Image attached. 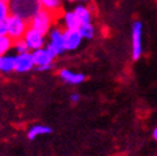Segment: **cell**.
I'll use <instances>...</instances> for the list:
<instances>
[{"label":"cell","instance_id":"12","mask_svg":"<svg viewBox=\"0 0 157 156\" xmlns=\"http://www.w3.org/2000/svg\"><path fill=\"white\" fill-rule=\"evenodd\" d=\"M63 24L65 26V29L67 30H77L81 26V23L78 20V18L76 16L75 11H66L63 14Z\"/></svg>","mask_w":157,"mask_h":156},{"label":"cell","instance_id":"18","mask_svg":"<svg viewBox=\"0 0 157 156\" xmlns=\"http://www.w3.org/2000/svg\"><path fill=\"white\" fill-rule=\"evenodd\" d=\"M10 6L8 0H0V21L6 20L10 16Z\"/></svg>","mask_w":157,"mask_h":156},{"label":"cell","instance_id":"1","mask_svg":"<svg viewBox=\"0 0 157 156\" xmlns=\"http://www.w3.org/2000/svg\"><path fill=\"white\" fill-rule=\"evenodd\" d=\"M10 13L14 15H17L25 20L30 19L41 10L40 0H9Z\"/></svg>","mask_w":157,"mask_h":156},{"label":"cell","instance_id":"6","mask_svg":"<svg viewBox=\"0 0 157 156\" xmlns=\"http://www.w3.org/2000/svg\"><path fill=\"white\" fill-rule=\"evenodd\" d=\"M131 55L132 59L137 60L142 55V23L141 21H135L131 28Z\"/></svg>","mask_w":157,"mask_h":156},{"label":"cell","instance_id":"9","mask_svg":"<svg viewBox=\"0 0 157 156\" xmlns=\"http://www.w3.org/2000/svg\"><path fill=\"white\" fill-rule=\"evenodd\" d=\"M82 35L77 30H64V45L66 51H74L81 45L82 41Z\"/></svg>","mask_w":157,"mask_h":156},{"label":"cell","instance_id":"2","mask_svg":"<svg viewBox=\"0 0 157 156\" xmlns=\"http://www.w3.org/2000/svg\"><path fill=\"white\" fill-rule=\"evenodd\" d=\"M6 24H8V36L13 41L23 39L29 29V21L14 14H10V16L6 19Z\"/></svg>","mask_w":157,"mask_h":156},{"label":"cell","instance_id":"7","mask_svg":"<svg viewBox=\"0 0 157 156\" xmlns=\"http://www.w3.org/2000/svg\"><path fill=\"white\" fill-rule=\"evenodd\" d=\"M24 40L29 48V50H37V49H41V48H45V44H46V35L41 34L40 31H37L33 28L29 26L28 31L25 33L24 35Z\"/></svg>","mask_w":157,"mask_h":156},{"label":"cell","instance_id":"19","mask_svg":"<svg viewBox=\"0 0 157 156\" xmlns=\"http://www.w3.org/2000/svg\"><path fill=\"white\" fill-rule=\"evenodd\" d=\"M13 49L16 51V54H23V53L29 51V48H28V45H26V43H25L24 39H20V40L14 41Z\"/></svg>","mask_w":157,"mask_h":156},{"label":"cell","instance_id":"3","mask_svg":"<svg viewBox=\"0 0 157 156\" xmlns=\"http://www.w3.org/2000/svg\"><path fill=\"white\" fill-rule=\"evenodd\" d=\"M54 20H55V16L51 13L41 9L29 20V26L40 31L44 35H48L49 31L52 29Z\"/></svg>","mask_w":157,"mask_h":156},{"label":"cell","instance_id":"21","mask_svg":"<svg viewBox=\"0 0 157 156\" xmlns=\"http://www.w3.org/2000/svg\"><path fill=\"white\" fill-rule=\"evenodd\" d=\"M70 100H71L72 103H77L78 100H80V95H78L77 92H74V94H71V96H70Z\"/></svg>","mask_w":157,"mask_h":156},{"label":"cell","instance_id":"15","mask_svg":"<svg viewBox=\"0 0 157 156\" xmlns=\"http://www.w3.org/2000/svg\"><path fill=\"white\" fill-rule=\"evenodd\" d=\"M52 130L46 126V125H34L28 130V139L29 140H35L37 136H41V135H48L50 134Z\"/></svg>","mask_w":157,"mask_h":156},{"label":"cell","instance_id":"20","mask_svg":"<svg viewBox=\"0 0 157 156\" xmlns=\"http://www.w3.org/2000/svg\"><path fill=\"white\" fill-rule=\"evenodd\" d=\"M8 35V24L6 20H2L0 21V36H5Z\"/></svg>","mask_w":157,"mask_h":156},{"label":"cell","instance_id":"16","mask_svg":"<svg viewBox=\"0 0 157 156\" xmlns=\"http://www.w3.org/2000/svg\"><path fill=\"white\" fill-rule=\"evenodd\" d=\"M14 46V41L5 35V36H0V56L6 55Z\"/></svg>","mask_w":157,"mask_h":156},{"label":"cell","instance_id":"10","mask_svg":"<svg viewBox=\"0 0 157 156\" xmlns=\"http://www.w3.org/2000/svg\"><path fill=\"white\" fill-rule=\"evenodd\" d=\"M59 76H60V79L64 83L70 84V85H78V84L84 83L86 79V76L82 72H75L69 69H63L59 72Z\"/></svg>","mask_w":157,"mask_h":156},{"label":"cell","instance_id":"23","mask_svg":"<svg viewBox=\"0 0 157 156\" xmlns=\"http://www.w3.org/2000/svg\"><path fill=\"white\" fill-rule=\"evenodd\" d=\"M78 2H81V3H87V2H90V0H78Z\"/></svg>","mask_w":157,"mask_h":156},{"label":"cell","instance_id":"5","mask_svg":"<svg viewBox=\"0 0 157 156\" xmlns=\"http://www.w3.org/2000/svg\"><path fill=\"white\" fill-rule=\"evenodd\" d=\"M33 56H34L35 66L39 70L46 71V70L52 69L55 56L52 55V53L48 48H41V49H37V50L33 51Z\"/></svg>","mask_w":157,"mask_h":156},{"label":"cell","instance_id":"24","mask_svg":"<svg viewBox=\"0 0 157 156\" xmlns=\"http://www.w3.org/2000/svg\"><path fill=\"white\" fill-rule=\"evenodd\" d=\"M0 64H2V56H0Z\"/></svg>","mask_w":157,"mask_h":156},{"label":"cell","instance_id":"14","mask_svg":"<svg viewBox=\"0 0 157 156\" xmlns=\"http://www.w3.org/2000/svg\"><path fill=\"white\" fill-rule=\"evenodd\" d=\"M15 71V56L13 55H4L2 56V64H0V72L10 74Z\"/></svg>","mask_w":157,"mask_h":156},{"label":"cell","instance_id":"8","mask_svg":"<svg viewBox=\"0 0 157 156\" xmlns=\"http://www.w3.org/2000/svg\"><path fill=\"white\" fill-rule=\"evenodd\" d=\"M35 66L33 53L26 51L23 54L15 55V71L16 72H28Z\"/></svg>","mask_w":157,"mask_h":156},{"label":"cell","instance_id":"11","mask_svg":"<svg viewBox=\"0 0 157 156\" xmlns=\"http://www.w3.org/2000/svg\"><path fill=\"white\" fill-rule=\"evenodd\" d=\"M41 9L51 13L55 18L61 16L63 10V0H40Z\"/></svg>","mask_w":157,"mask_h":156},{"label":"cell","instance_id":"13","mask_svg":"<svg viewBox=\"0 0 157 156\" xmlns=\"http://www.w3.org/2000/svg\"><path fill=\"white\" fill-rule=\"evenodd\" d=\"M76 16L78 18L81 24H87V23H91V19H92V14H91V10L90 8H87L86 5H77L75 9H74Z\"/></svg>","mask_w":157,"mask_h":156},{"label":"cell","instance_id":"25","mask_svg":"<svg viewBox=\"0 0 157 156\" xmlns=\"http://www.w3.org/2000/svg\"><path fill=\"white\" fill-rule=\"evenodd\" d=\"M67 2H75V0H67Z\"/></svg>","mask_w":157,"mask_h":156},{"label":"cell","instance_id":"4","mask_svg":"<svg viewBox=\"0 0 157 156\" xmlns=\"http://www.w3.org/2000/svg\"><path fill=\"white\" fill-rule=\"evenodd\" d=\"M46 48L52 53L55 57L66 51L64 45V31L60 28H52L49 31Z\"/></svg>","mask_w":157,"mask_h":156},{"label":"cell","instance_id":"17","mask_svg":"<svg viewBox=\"0 0 157 156\" xmlns=\"http://www.w3.org/2000/svg\"><path fill=\"white\" fill-rule=\"evenodd\" d=\"M78 31L81 33L84 39L91 40L95 36V26L92 25V23H87V24H81V26L78 28Z\"/></svg>","mask_w":157,"mask_h":156},{"label":"cell","instance_id":"22","mask_svg":"<svg viewBox=\"0 0 157 156\" xmlns=\"http://www.w3.org/2000/svg\"><path fill=\"white\" fill-rule=\"evenodd\" d=\"M152 135H153V139L157 141V127H155V130H153V134H152Z\"/></svg>","mask_w":157,"mask_h":156},{"label":"cell","instance_id":"26","mask_svg":"<svg viewBox=\"0 0 157 156\" xmlns=\"http://www.w3.org/2000/svg\"><path fill=\"white\" fill-rule=\"evenodd\" d=\"M8 2H9V0H8Z\"/></svg>","mask_w":157,"mask_h":156}]
</instances>
